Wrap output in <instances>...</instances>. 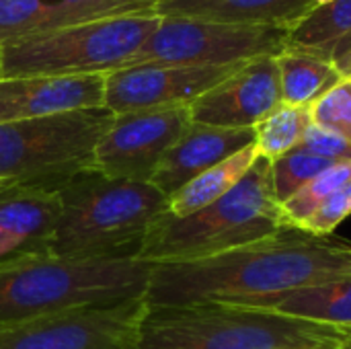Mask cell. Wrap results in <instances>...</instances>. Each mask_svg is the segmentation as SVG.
Segmentation results:
<instances>
[{
  "label": "cell",
  "mask_w": 351,
  "mask_h": 349,
  "mask_svg": "<svg viewBox=\"0 0 351 349\" xmlns=\"http://www.w3.org/2000/svg\"><path fill=\"white\" fill-rule=\"evenodd\" d=\"M351 276V243L284 226L276 234L195 261L154 263L148 306L247 304Z\"/></svg>",
  "instance_id": "cell-1"
},
{
  "label": "cell",
  "mask_w": 351,
  "mask_h": 349,
  "mask_svg": "<svg viewBox=\"0 0 351 349\" xmlns=\"http://www.w3.org/2000/svg\"><path fill=\"white\" fill-rule=\"evenodd\" d=\"M60 216L51 255L62 259H138L169 195L152 183L111 179L88 169L58 189Z\"/></svg>",
  "instance_id": "cell-2"
},
{
  "label": "cell",
  "mask_w": 351,
  "mask_h": 349,
  "mask_svg": "<svg viewBox=\"0 0 351 349\" xmlns=\"http://www.w3.org/2000/svg\"><path fill=\"white\" fill-rule=\"evenodd\" d=\"M154 263L39 257L0 272V327L146 300Z\"/></svg>",
  "instance_id": "cell-3"
},
{
  "label": "cell",
  "mask_w": 351,
  "mask_h": 349,
  "mask_svg": "<svg viewBox=\"0 0 351 349\" xmlns=\"http://www.w3.org/2000/svg\"><path fill=\"white\" fill-rule=\"evenodd\" d=\"M343 329L226 302L148 306L136 349H319Z\"/></svg>",
  "instance_id": "cell-4"
},
{
  "label": "cell",
  "mask_w": 351,
  "mask_h": 349,
  "mask_svg": "<svg viewBox=\"0 0 351 349\" xmlns=\"http://www.w3.org/2000/svg\"><path fill=\"white\" fill-rule=\"evenodd\" d=\"M284 228L271 185V163L257 156L239 185L218 202L183 218L165 214L146 234L138 259L179 263L214 257Z\"/></svg>",
  "instance_id": "cell-5"
},
{
  "label": "cell",
  "mask_w": 351,
  "mask_h": 349,
  "mask_svg": "<svg viewBox=\"0 0 351 349\" xmlns=\"http://www.w3.org/2000/svg\"><path fill=\"white\" fill-rule=\"evenodd\" d=\"M113 117L99 107L0 123V185L58 191L95 169V148Z\"/></svg>",
  "instance_id": "cell-6"
},
{
  "label": "cell",
  "mask_w": 351,
  "mask_h": 349,
  "mask_svg": "<svg viewBox=\"0 0 351 349\" xmlns=\"http://www.w3.org/2000/svg\"><path fill=\"white\" fill-rule=\"evenodd\" d=\"M158 23V14H136L21 37L2 45L4 78L109 74L132 64Z\"/></svg>",
  "instance_id": "cell-7"
},
{
  "label": "cell",
  "mask_w": 351,
  "mask_h": 349,
  "mask_svg": "<svg viewBox=\"0 0 351 349\" xmlns=\"http://www.w3.org/2000/svg\"><path fill=\"white\" fill-rule=\"evenodd\" d=\"M290 29L232 25L197 19L160 16L132 64L232 66L257 58H278L288 49ZM130 64V66H132Z\"/></svg>",
  "instance_id": "cell-8"
},
{
  "label": "cell",
  "mask_w": 351,
  "mask_h": 349,
  "mask_svg": "<svg viewBox=\"0 0 351 349\" xmlns=\"http://www.w3.org/2000/svg\"><path fill=\"white\" fill-rule=\"evenodd\" d=\"M146 300L0 327V349H136Z\"/></svg>",
  "instance_id": "cell-9"
},
{
  "label": "cell",
  "mask_w": 351,
  "mask_h": 349,
  "mask_svg": "<svg viewBox=\"0 0 351 349\" xmlns=\"http://www.w3.org/2000/svg\"><path fill=\"white\" fill-rule=\"evenodd\" d=\"M189 125L191 113L185 105L115 115L95 148V169L111 179L150 183Z\"/></svg>",
  "instance_id": "cell-10"
},
{
  "label": "cell",
  "mask_w": 351,
  "mask_h": 349,
  "mask_svg": "<svg viewBox=\"0 0 351 349\" xmlns=\"http://www.w3.org/2000/svg\"><path fill=\"white\" fill-rule=\"evenodd\" d=\"M247 64V62H245ZM243 64L232 66H167L132 64L105 74V109L113 115L189 107L210 88L228 78Z\"/></svg>",
  "instance_id": "cell-11"
},
{
  "label": "cell",
  "mask_w": 351,
  "mask_h": 349,
  "mask_svg": "<svg viewBox=\"0 0 351 349\" xmlns=\"http://www.w3.org/2000/svg\"><path fill=\"white\" fill-rule=\"evenodd\" d=\"M282 105L276 58L243 64L220 84L189 105L191 121L216 128H255Z\"/></svg>",
  "instance_id": "cell-12"
},
{
  "label": "cell",
  "mask_w": 351,
  "mask_h": 349,
  "mask_svg": "<svg viewBox=\"0 0 351 349\" xmlns=\"http://www.w3.org/2000/svg\"><path fill=\"white\" fill-rule=\"evenodd\" d=\"M58 191L0 185V272L51 255Z\"/></svg>",
  "instance_id": "cell-13"
},
{
  "label": "cell",
  "mask_w": 351,
  "mask_h": 349,
  "mask_svg": "<svg viewBox=\"0 0 351 349\" xmlns=\"http://www.w3.org/2000/svg\"><path fill=\"white\" fill-rule=\"evenodd\" d=\"M105 107V74L0 80V123Z\"/></svg>",
  "instance_id": "cell-14"
},
{
  "label": "cell",
  "mask_w": 351,
  "mask_h": 349,
  "mask_svg": "<svg viewBox=\"0 0 351 349\" xmlns=\"http://www.w3.org/2000/svg\"><path fill=\"white\" fill-rule=\"evenodd\" d=\"M255 144L253 128H216L193 123L167 152L152 177V185L165 195L175 193L185 183Z\"/></svg>",
  "instance_id": "cell-15"
},
{
  "label": "cell",
  "mask_w": 351,
  "mask_h": 349,
  "mask_svg": "<svg viewBox=\"0 0 351 349\" xmlns=\"http://www.w3.org/2000/svg\"><path fill=\"white\" fill-rule=\"evenodd\" d=\"M327 0H158V16L294 29Z\"/></svg>",
  "instance_id": "cell-16"
},
{
  "label": "cell",
  "mask_w": 351,
  "mask_h": 349,
  "mask_svg": "<svg viewBox=\"0 0 351 349\" xmlns=\"http://www.w3.org/2000/svg\"><path fill=\"white\" fill-rule=\"evenodd\" d=\"M239 306L271 311L284 317L313 321L337 329H351V276L296 288Z\"/></svg>",
  "instance_id": "cell-17"
},
{
  "label": "cell",
  "mask_w": 351,
  "mask_h": 349,
  "mask_svg": "<svg viewBox=\"0 0 351 349\" xmlns=\"http://www.w3.org/2000/svg\"><path fill=\"white\" fill-rule=\"evenodd\" d=\"M351 47V0H327L304 16L288 37V49L327 60L341 58Z\"/></svg>",
  "instance_id": "cell-18"
},
{
  "label": "cell",
  "mask_w": 351,
  "mask_h": 349,
  "mask_svg": "<svg viewBox=\"0 0 351 349\" xmlns=\"http://www.w3.org/2000/svg\"><path fill=\"white\" fill-rule=\"evenodd\" d=\"M276 62L280 70L282 103L292 107L311 109L343 78L333 60L298 49H286Z\"/></svg>",
  "instance_id": "cell-19"
},
{
  "label": "cell",
  "mask_w": 351,
  "mask_h": 349,
  "mask_svg": "<svg viewBox=\"0 0 351 349\" xmlns=\"http://www.w3.org/2000/svg\"><path fill=\"white\" fill-rule=\"evenodd\" d=\"M257 150L255 144L232 154L230 158L214 165L212 169L204 171L189 183H185L181 189L169 195V216L183 218L193 212L204 210L206 206L218 202L224 197L228 191H232L239 181L249 173L253 163L257 160Z\"/></svg>",
  "instance_id": "cell-20"
},
{
  "label": "cell",
  "mask_w": 351,
  "mask_h": 349,
  "mask_svg": "<svg viewBox=\"0 0 351 349\" xmlns=\"http://www.w3.org/2000/svg\"><path fill=\"white\" fill-rule=\"evenodd\" d=\"M311 123L313 121L308 107H292L282 103L276 111H271L253 128L257 154L267 158L269 163L278 160L300 144Z\"/></svg>",
  "instance_id": "cell-21"
},
{
  "label": "cell",
  "mask_w": 351,
  "mask_h": 349,
  "mask_svg": "<svg viewBox=\"0 0 351 349\" xmlns=\"http://www.w3.org/2000/svg\"><path fill=\"white\" fill-rule=\"evenodd\" d=\"M51 6V31L103 19L156 14L158 0H47Z\"/></svg>",
  "instance_id": "cell-22"
},
{
  "label": "cell",
  "mask_w": 351,
  "mask_h": 349,
  "mask_svg": "<svg viewBox=\"0 0 351 349\" xmlns=\"http://www.w3.org/2000/svg\"><path fill=\"white\" fill-rule=\"evenodd\" d=\"M351 181V160L337 163L329 169H325L321 175H317L308 185H304L296 195H292L288 202L280 204L282 222L284 226L296 228L304 218H308L327 197H331L335 191H339L343 185Z\"/></svg>",
  "instance_id": "cell-23"
},
{
  "label": "cell",
  "mask_w": 351,
  "mask_h": 349,
  "mask_svg": "<svg viewBox=\"0 0 351 349\" xmlns=\"http://www.w3.org/2000/svg\"><path fill=\"white\" fill-rule=\"evenodd\" d=\"M333 165H337V163L321 158L311 152H304L300 148H294L288 154L274 160L271 163V185H274V195H276L278 204L288 202L304 185H308L317 175H321L325 169H329Z\"/></svg>",
  "instance_id": "cell-24"
},
{
  "label": "cell",
  "mask_w": 351,
  "mask_h": 349,
  "mask_svg": "<svg viewBox=\"0 0 351 349\" xmlns=\"http://www.w3.org/2000/svg\"><path fill=\"white\" fill-rule=\"evenodd\" d=\"M51 31L47 0H0V45Z\"/></svg>",
  "instance_id": "cell-25"
},
{
  "label": "cell",
  "mask_w": 351,
  "mask_h": 349,
  "mask_svg": "<svg viewBox=\"0 0 351 349\" xmlns=\"http://www.w3.org/2000/svg\"><path fill=\"white\" fill-rule=\"evenodd\" d=\"M311 121L351 142V76H343L311 107Z\"/></svg>",
  "instance_id": "cell-26"
},
{
  "label": "cell",
  "mask_w": 351,
  "mask_h": 349,
  "mask_svg": "<svg viewBox=\"0 0 351 349\" xmlns=\"http://www.w3.org/2000/svg\"><path fill=\"white\" fill-rule=\"evenodd\" d=\"M351 214V181L327 197L308 218H304L296 228L306 230L317 237H329Z\"/></svg>",
  "instance_id": "cell-27"
},
{
  "label": "cell",
  "mask_w": 351,
  "mask_h": 349,
  "mask_svg": "<svg viewBox=\"0 0 351 349\" xmlns=\"http://www.w3.org/2000/svg\"><path fill=\"white\" fill-rule=\"evenodd\" d=\"M304 152H311V154H317L321 158H327V160H333V163H348L351 160V142L329 132V130H323L315 123L308 125L306 134L302 136L300 144L296 146Z\"/></svg>",
  "instance_id": "cell-28"
},
{
  "label": "cell",
  "mask_w": 351,
  "mask_h": 349,
  "mask_svg": "<svg viewBox=\"0 0 351 349\" xmlns=\"http://www.w3.org/2000/svg\"><path fill=\"white\" fill-rule=\"evenodd\" d=\"M335 66H337V70H339L343 76H351V49L350 51H346L341 58L335 60Z\"/></svg>",
  "instance_id": "cell-29"
},
{
  "label": "cell",
  "mask_w": 351,
  "mask_h": 349,
  "mask_svg": "<svg viewBox=\"0 0 351 349\" xmlns=\"http://www.w3.org/2000/svg\"><path fill=\"white\" fill-rule=\"evenodd\" d=\"M337 348L351 349V329H343V335H341V339L337 341Z\"/></svg>",
  "instance_id": "cell-30"
},
{
  "label": "cell",
  "mask_w": 351,
  "mask_h": 349,
  "mask_svg": "<svg viewBox=\"0 0 351 349\" xmlns=\"http://www.w3.org/2000/svg\"><path fill=\"white\" fill-rule=\"evenodd\" d=\"M4 78V70H2V45H0V80Z\"/></svg>",
  "instance_id": "cell-31"
},
{
  "label": "cell",
  "mask_w": 351,
  "mask_h": 349,
  "mask_svg": "<svg viewBox=\"0 0 351 349\" xmlns=\"http://www.w3.org/2000/svg\"><path fill=\"white\" fill-rule=\"evenodd\" d=\"M319 349H339L337 346H325V348H319Z\"/></svg>",
  "instance_id": "cell-32"
},
{
  "label": "cell",
  "mask_w": 351,
  "mask_h": 349,
  "mask_svg": "<svg viewBox=\"0 0 351 349\" xmlns=\"http://www.w3.org/2000/svg\"><path fill=\"white\" fill-rule=\"evenodd\" d=\"M350 49H351V47H350ZM350 49H348V51H350Z\"/></svg>",
  "instance_id": "cell-33"
}]
</instances>
